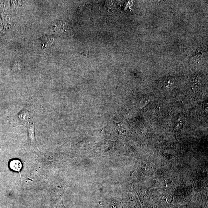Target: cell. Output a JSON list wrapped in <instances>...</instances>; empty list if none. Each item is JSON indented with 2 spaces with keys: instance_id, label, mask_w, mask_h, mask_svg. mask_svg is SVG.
Masks as SVG:
<instances>
[{
  "instance_id": "2",
  "label": "cell",
  "mask_w": 208,
  "mask_h": 208,
  "mask_svg": "<svg viewBox=\"0 0 208 208\" xmlns=\"http://www.w3.org/2000/svg\"><path fill=\"white\" fill-rule=\"evenodd\" d=\"M29 136L32 144L35 145V135H34V126L33 124L30 126L28 128Z\"/></svg>"
},
{
  "instance_id": "1",
  "label": "cell",
  "mask_w": 208,
  "mask_h": 208,
  "mask_svg": "<svg viewBox=\"0 0 208 208\" xmlns=\"http://www.w3.org/2000/svg\"><path fill=\"white\" fill-rule=\"evenodd\" d=\"M10 167L12 170L18 172L20 175V171L22 167V164L20 161L18 160H14L11 161L9 164Z\"/></svg>"
}]
</instances>
